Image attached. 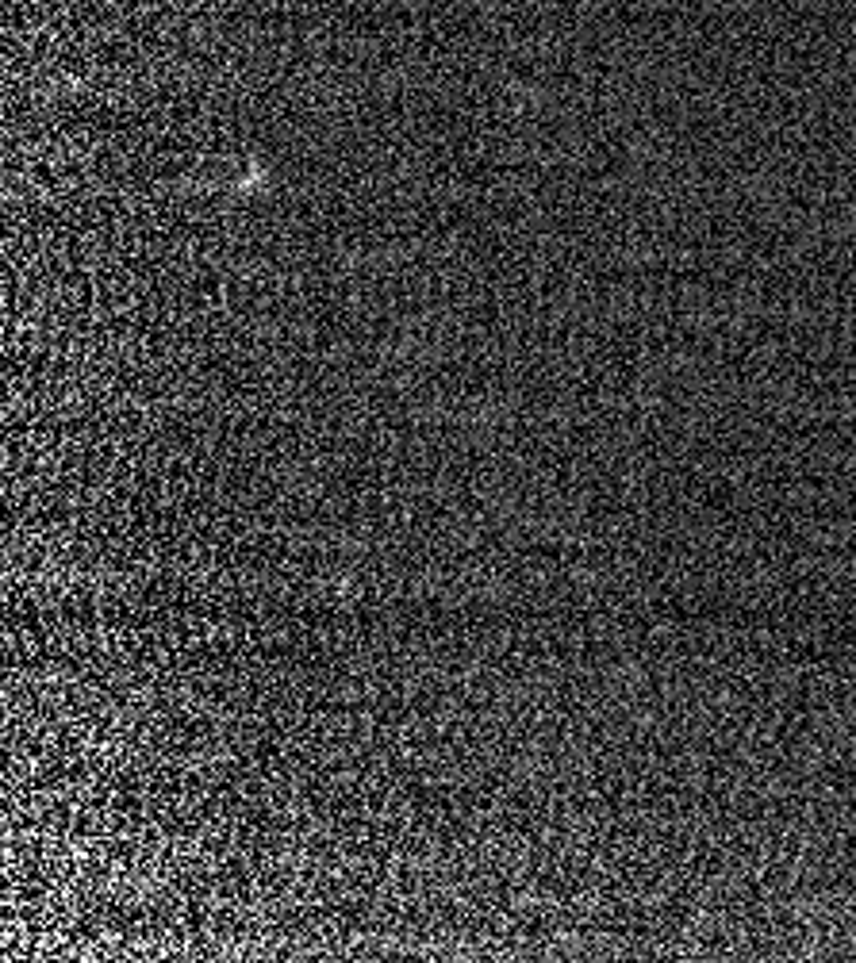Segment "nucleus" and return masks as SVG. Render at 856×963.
I'll list each match as a JSON object with an SVG mask.
<instances>
[{
  "instance_id": "nucleus-1",
  "label": "nucleus",
  "mask_w": 856,
  "mask_h": 963,
  "mask_svg": "<svg viewBox=\"0 0 856 963\" xmlns=\"http://www.w3.org/2000/svg\"><path fill=\"white\" fill-rule=\"evenodd\" d=\"M89 829H93V814H89V802H81V806H77V825H73V837H89Z\"/></svg>"
}]
</instances>
